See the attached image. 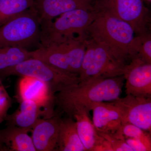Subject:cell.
<instances>
[{
    "label": "cell",
    "mask_w": 151,
    "mask_h": 151,
    "mask_svg": "<svg viewBox=\"0 0 151 151\" xmlns=\"http://www.w3.org/2000/svg\"><path fill=\"white\" fill-rule=\"evenodd\" d=\"M124 76L94 77L81 81L77 85L55 94L54 103L68 117L73 118L77 111L89 112L96 103L112 102L120 97Z\"/></svg>",
    "instance_id": "obj_1"
},
{
    "label": "cell",
    "mask_w": 151,
    "mask_h": 151,
    "mask_svg": "<svg viewBox=\"0 0 151 151\" xmlns=\"http://www.w3.org/2000/svg\"><path fill=\"white\" fill-rule=\"evenodd\" d=\"M87 28L86 38L105 47L115 59L124 65L129 59L130 45L135 37L132 27L126 22L103 13L97 12Z\"/></svg>",
    "instance_id": "obj_2"
},
{
    "label": "cell",
    "mask_w": 151,
    "mask_h": 151,
    "mask_svg": "<svg viewBox=\"0 0 151 151\" xmlns=\"http://www.w3.org/2000/svg\"><path fill=\"white\" fill-rule=\"evenodd\" d=\"M97 14L93 9H76L62 14L52 20L41 22L39 47L72 40L84 41L87 28Z\"/></svg>",
    "instance_id": "obj_3"
},
{
    "label": "cell",
    "mask_w": 151,
    "mask_h": 151,
    "mask_svg": "<svg viewBox=\"0 0 151 151\" xmlns=\"http://www.w3.org/2000/svg\"><path fill=\"white\" fill-rule=\"evenodd\" d=\"M10 76L33 77L43 81L53 95L64 89L77 85L79 75L60 70L45 62L31 58L14 65L0 70V79Z\"/></svg>",
    "instance_id": "obj_4"
},
{
    "label": "cell",
    "mask_w": 151,
    "mask_h": 151,
    "mask_svg": "<svg viewBox=\"0 0 151 151\" xmlns=\"http://www.w3.org/2000/svg\"><path fill=\"white\" fill-rule=\"evenodd\" d=\"M40 35V20L32 7L0 27V47H18L28 50L36 46L37 48Z\"/></svg>",
    "instance_id": "obj_5"
},
{
    "label": "cell",
    "mask_w": 151,
    "mask_h": 151,
    "mask_svg": "<svg viewBox=\"0 0 151 151\" xmlns=\"http://www.w3.org/2000/svg\"><path fill=\"white\" fill-rule=\"evenodd\" d=\"M84 42L86 49L79 71L80 81L124 75L127 65L117 61L105 46L89 38L85 39Z\"/></svg>",
    "instance_id": "obj_6"
},
{
    "label": "cell",
    "mask_w": 151,
    "mask_h": 151,
    "mask_svg": "<svg viewBox=\"0 0 151 151\" xmlns=\"http://www.w3.org/2000/svg\"><path fill=\"white\" fill-rule=\"evenodd\" d=\"M85 49L84 41L72 40L39 47L31 51L32 58L60 70L79 75Z\"/></svg>",
    "instance_id": "obj_7"
},
{
    "label": "cell",
    "mask_w": 151,
    "mask_h": 151,
    "mask_svg": "<svg viewBox=\"0 0 151 151\" xmlns=\"http://www.w3.org/2000/svg\"><path fill=\"white\" fill-rule=\"evenodd\" d=\"M93 10L103 13L130 24L138 35L147 32L148 10L143 0H94Z\"/></svg>",
    "instance_id": "obj_8"
},
{
    "label": "cell",
    "mask_w": 151,
    "mask_h": 151,
    "mask_svg": "<svg viewBox=\"0 0 151 151\" xmlns=\"http://www.w3.org/2000/svg\"><path fill=\"white\" fill-rule=\"evenodd\" d=\"M112 102L119 109L122 124L129 123L151 133V97L127 94Z\"/></svg>",
    "instance_id": "obj_9"
},
{
    "label": "cell",
    "mask_w": 151,
    "mask_h": 151,
    "mask_svg": "<svg viewBox=\"0 0 151 151\" xmlns=\"http://www.w3.org/2000/svg\"><path fill=\"white\" fill-rule=\"evenodd\" d=\"M124 76L126 80L127 94L151 97V63L134 58L126 65Z\"/></svg>",
    "instance_id": "obj_10"
},
{
    "label": "cell",
    "mask_w": 151,
    "mask_h": 151,
    "mask_svg": "<svg viewBox=\"0 0 151 151\" xmlns=\"http://www.w3.org/2000/svg\"><path fill=\"white\" fill-rule=\"evenodd\" d=\"M77 132L86 151H113L109 142L100 136L89 117V112L84 110L73 115Z\"/></svg>",
    "instance_id": "obj_11"
},
{
    "label": "cell",
    "mask_w": 151,
    "mask_h": 151,
    "mask_svg": "<svg viewBox=\"0 0 151 151\" xmlns=\"http://www.w3.org/2000/svg\"><path fill=\"white\" fill-rule=\"evenodd\" d=\"M60 119L59 116H52L38 120L31 130L36 151H56Z\"/></svg>",
    "instance_id": "obj_12"
},
{
    "label": "cell",
    "mask_w": 151,
    "mask_h": 151,
    "mask_svg": "<svg viewBox=\"0 0 151 151\" xmlns=\"http://www.w3.org/2000/svg\"><path fill=\"white\" fill-rule=\"evenodd\" d=\"M32 8L36 12L40 22L52 20L76 9H93L90 4L84 0H34Z\"/></svg>",
    "instance_id": "obj_13"
},
{
    "label": "cell",
    "mask_w": 151,
    "mask_h": 151,
    "mask_svg": "<svg viewBox=\"0 0 151 151\" xmlns=\"http://www.w3.org/2000/svg\"><path fill=\"white\" fill-rule=\"evenodd\" d=\"M93 125L97 132L114 134L118 132L122 122L119 109L113 102H103L93 105Z\"/></svg>",
    "instance_id": "obj_14"
},
{
    "label": "cell",
    "mask_w": 151,
    "mask_h": 151,
    "mask_svg": "<svg viewBox=\"0 0 151 151\" xmlns=\"http://www.w3.org/2000/svg\"><path fill=\"white\" fill-rule=\"evenodd\" d=\"M20 100H29L44 107L54 103V95L46 83L37 78L22 77L19 84Z\"/></svg>",
    "instance_id": "obj_15"
},
{
    "label": "cell",
    "mask_w": 151,
    "mask_h": 151,
    "mask_svg": "<svg viewBox=\"0 0 151 151\" xmlns=\"http://www.w3.org/2000/svg\"><path fill=\"white\" fill-rule=\"evenodd\" d=\"M18 109L11 115H8L5 120L7 125L27 129H32L39 119L42 107L29 100H20Z\"/></svg>",
    "instance_id": "obj_16"
},
{
    "label": "cell",
    "mask_w": 151,
    "mask_h": 151,
    "mask_svg": "<svg viewBox=\"0 0 151 151\" xmlns=\"http://www.w3.org/2000/svg\"><path fill=\"white\" fill-rule=\"evenodd\" d=\"M56 151H85L73 118H60Z\"/></svg>",
    "instance_id": "obj_17"
},
{
    "label": "cell",
    "mask_w": 151,
    "mask_h": 151,
    "mask_svg": "<svg viewBox=\"0 0 151 151\" xmlns=\"http://www.w3.org/2000/svg\"><path fill=\"white\" fill-rule=\"evenodd\" d=\"M29 130L7 125L3 129V141L7 151H36Z\"/></svg>",
    "instance_id": "obj_18"
},
{
    "label": "cell",
    "mask_w": 151,
    "mask_h": 151,
    "mask_svg": "<svg viewBox=\"0 0 151 151\" xmlns=\"http://www.w3.org/2000/svg\"><path fill=\"white\" fill-rule=\"evenodd\" d=\"M34 0H0V27L32 7Z\"/></svg>",
    "instance_id": "obj_19"
},
{
    "label": "cell",
    "mask_w": 151,
    "mask_h": 151,
    "mask_svg": "<svg viewBox=\"0 0 151 151\" xmlns=\"http://www.w3.org/2000/svg\"><path fill=\"white\" fill-rule=\"evenodd\" d=\"M129 59L139 58L147 63H151V38L146 33L135 37L130 45Z\"/></svg>",
    "instance_id": "obj_20"
},
{
    "label": "cell",
    "mask_w": 151,
    "mask_h": 151,
    "mask_svg": "<svg viewBox=\"0 0 151 151\" xmlns=\"http://www.w3.org/2000/svg\"><path fill=\"white\" fill-rule=\"evenodd\" d=\"M32 58L31 51L18 47H0V70Z\"/></svg>",
    "instance_id": "obj_21"
},
{
    "label": "cell",
    "mask_w": 151,
    "mask_h": 151,
    "mask_svg": "<svg viewBox=\"0 0 151 151\" xmlns=\"http://www.w3.org/2000/svg\"><path fill=\"white\" fill-rule=\"evenodd\" d=\"M137 126L129 123L122 124V127L115 134L117 136H122L124 138H130L137 139L141 141L151 150L150 134Z\"/></svg>",
    "instance_id": "obj_22"
},
{
    "label": "cell",
    "mask_w": 151,
    "mask_h": 151,
    "mask_svg": "<svg viewBox=\"0 0 151 151\" xmlns=\"http://www.w3.org/2000/svg\"><path fill=\"white\" fill-rule=\"evenodd\" d=\"M97 133L108 141L113 151H133L125 142L124 139H120L113 134L110 133Z\"/></svg>",
    "instance_id": "obj_23"
},
{
    "label": "cell",
    "mask_w": 151,
    "mask_h": 151,
    "mask_svg": "<svg viewBox=\"0 0 151 151\" xmlns=\"http://www.w3.org/2000/svg\"><path fill=\"white\" fill-rule=\"evenodd\" d=\"M11 105V98L0 79V124L5 120Z\"/></svg>",
    "instance_id": "obj_24"
},
{
    "label": "cell",
    "mask_w": 151,
    "mask_h": 151,
    "mask_svg": "<svg viewBox=\"0 0 151 151\" xmlns=\"http://www.w3.org/2000/svg\"><path fill=\"white\" fill-rule=\"evenodd\" d=\"M124 138L125 142L133 151H150L145 144L139 140L133 138Z\"/></svg>",
    "instance_id": "obj_25"
},
{
    "label": "cell",
    "mask_w": 151,
    "mask_h": 151,
    "mask_svg": "<svg viewBox=\"0 0 151 151\" xmlns=\"http://www.w3.org/2000/svg\"><path fill=\"white\" fill-rule=\"evenodd\" d=\"M0 151H7L3 141V129H0Z\"/></svg>",
    "instance_id": "obj_26"
},
{
    "label": "cell",
    "mask_w": 151,
    "mask_h": 151,
    "mask_svg": "<svg viewBox=\"0 0 151 151\" xmlns=\"http://www.w3.org/2000/svg\"><path fill=\"white\" fill-rule=\"evenodd\" d=\"M84 1H86L87 2L89 3V4H90V3L92 2V1H94V0H84Z\"/></svg>",
    "instance_id": "obj_27"
},
{
    "label": "cell",
    "mask_w": 151,
    "mask_h": 151,
    "mask_svg": "<svg viewBox=\"0 0 151 151\" xmlns=\"http://www.w3.org/2000/svg\"></svg>",
    "instance_id": "obj_28"
}]
</instances>
